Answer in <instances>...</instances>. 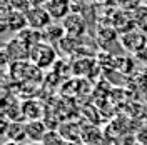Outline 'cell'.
I'll return each mask as SVG.
<instances>
[{"instance_id":"9a60e30c","label":"cell","mask_w":147,"mask_h":145,"mask_svg":"<svg viewBox=\"0 0 147 145\" xmlns=\"http://www.w3.org/2000/svg\"><path fill=\"white\" fill-rule=\"evenodd\" d=\"M144 102H146V105H147V92L144 93Z\"/></svg>"},{"instance_id":"277c9868","label":"cell","mask_w":147,"mask_h":145,"mask_svg":"<svg viewBox=\"0 0 147 145\" xmlns=\"http://www.w3.org/2000/svg\"><path fill=\"white\" fill-rule=\"evenodd\" d=\"M30 48L27 42H24L20 37H13L9 44L5 45V55L9 57L12 62H22V60H27L28 55H30Z\"/></svg>"},{"instance_id":"ba28073f","label":"cell","mask_w":147,"mask_h":145,"mask_svg":"<svg viewBox=\"0 0 147 145\" xmlns=\"http://www.w3.org/2000/svg\"><path fill=\"white\" fill-rule=\"evenodd\" d=\"M49 132L44 120H30L25 122V134L28 142H42L45 134Z\"/></svg>"},{"instance_id":"5b68a950","label":"cell","mask_w":147,"mask_h":145,"mask_svg":"<svg viewBox=\"0 0 147 145\" xmlns=\"http://www.w3.org/2000/svg\"><path fill=\"white\" fill-rule=\"evenodd\" d=\"M3 30H10V32H17L20 34L22 30H25L28 27L27 25V17L25 13L18 12V10H10L9 13L3 15Z\"/></svg>"},{"instance_id":"7c38bea8","label":"cell","mask_w":147,"mask_h":145,"mask_svg":"<svg viewBox=\"0 0 147 145\" xmlns=\"http://www.w3.org/2000/svg\"><path fill=\"white\" fill-rule=\"evenodd\" d=\"M40 144L42 145H65L67 142H65V138L62 137V134L59 130H49Z\"/></svg>"},{"instance_id":"8fae6325","label":"cell","mask_w":147,"mask_h":145,"mask_svg":"<svg viewBox=\"0 0 147 145\" xmlns=\"http://www.w3.org/2000/svg\"><path fill=\"white\" fill-rule=\"evenodd\" d=\"M22 113H24V118H27L28 122L30 120H40L44 112H42V105L40 102L37 100H27L22 103Z\"/></svg>"},{"instance_id":"9c48e42d","label":"cell","mask_w":147,"mask_h":145,"mask_svg":"<svg viewBox=\"0 0 147 145\" xmlns=\"http://www.w3.org/2000/svg\"><path fill=\"white\" fill-rule=\"evenodd\" d=\"M40 35H42V40L44 42L50 44V45H55V44H60L65 37H67V34H65L62 23H55V25L50 23L45 30L40 32Z\"/></svg>"},{"instance_id":"8992f818","label":"cell","mask_w":147,"mask_h":145,"mask_svg":"<svg viewBox=\"0 0 147 145\" xmlns=\"http://www.w3.org/2000/svg\"><path fill=\"white\" fill-rule=\"evenodd\" d=\"M44 7L49 12V15L52 17V20H64L72 12L69 0H47Z\"/></svg>"},{"instance_id":"6da1fadb","label":"cell","mask_w":147,"mask_h":145,"mask_svg":"<svg viewBox=\"0 0 147 145\" xmlns=\"http://www.w3.org/2000/svg\"><path fill=\"white\" fill-rule=\"evenodd\" d=\"M55 58H57V54H55L54 45L47 44V42H44V40L37 42L35 45L30 48L28 60L35 65L37 68H40V70L49 68V67L55 62Z\"/></svg>"},{"instance_id":"5bb4252c","label":"cell","mask_w":147,"mask_h":145,"mask_svg":"<svg viewBox=\"0 0 147 145\" xmlns=\"http://www.w3.org/2000/svg\"><path fill=\"white\" fill-rule=\"evenodd\" d=\"M28 145H42L40 142H28Z\"/></svg>"},{"instance_id":"52a82bcc","label":"cell","mask_w":147,"mask_h":145,"mask_svg":"<svg viewBox=\"0 0 147 145\" xmlns=\"http://www.w3.org/2000/svg\"><path fill=\"white\" fill-rule=\"evenodd\" d=\"M122 45L127 48L129 52L137 54L146 47V35L142 32H125L122 35Z\"/></svg>"},{"instance_id":"30bf717a","label":"cell","mask_w":147,"mask_h":145,"mask_svg":"<svg viewBox=\"0 0 147 145\" xmlns=\"http://www.w3.org/2000/svg\"><path fill=\"white\" fill-rule=\"evenodd\" d=\"M3 135L7 137L10 142L22 144L24 138H27V134H25V124H20V122H10L9 125L3 128Z\"/></svg>"},{"instance_id":"4fadbf2b","label":"cell","mask_w":147,"mask_h":145,"mask_svg":"<svg viewBox=\"0 0 147 145\" xmlns=\"http://www.w3.org/2000/svg\"><path fill=\"white\" fill-rule=\"evenodd\" d=\"M136 140L139 145H147V125L140 127V130L136 134Z\"/></svg>"},{"instance_id":"3957f363","label":"cell","mask_w":147,"mask_h":145,"mask_svg":"<svg viewBox=\"0 0 147 145\" xmlns=\"http://www.w3.org/2000/svg\"><path fill=\"white\" fill-rule=\"evenodd\" d=\"M62 27H64L67 37L80 38V35H84L85 30H87V22H85V18L79 12H70L62 20Z\"/></svg>"},{"instance_id":"7a4b0ae2","label":"cell","mask_w":147,"mask_h":145,"mask_svg":"<svg viewBox=\"0 0 147 145\" xmlns=\"http://www.w3.org/2000/svg\"><path fill=\"white\" fill-rule=\"evenodd\" d=\"M25 17H27L28 28L37 30V32H42L50 23H54V20L49 15V12L45 10V7H40V5H34L30 10H27L25 12Z\"/></svg>"},{"instance_id":"2e32d148","label":"cell","mask_w":147,"mask_h":145,"mask_svg":"<svg viewBox=\"0 0 147 145\" xmlns=\"http://www.w3.org/2000/svg\"><path fill=\"white\" fill-rule=\"evenodd\" d=\"M144 124L147 125V113H146V117H144Z\"/></svg>"}]
</instances>
